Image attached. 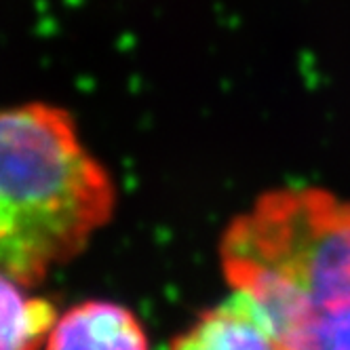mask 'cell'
<instances>
[{
    "mask_svg": "<svg viewBox=\"0 0 350 350\" xmlns=\"http://www.w3.org/2000/svg\"><path fill=\"white\" fill-rule=\"evenodd\" d=\"M234 291L264 310L277 338L314 314L350 306V203L321 188L262 194L224 232Z\"/></svg>",
    "mask_w": 350,
    "mask_h": 350,
    "instance_id": "6da1fadb",
    "label": "cell"
},
{
    "mask_svg": "<svg viewBox=\"0 0 350 350\" xmlns=\"http://www.w3.org/2000/svg\"><path fill=\"white\" fill-rule=\"evenodd\" d=\"M0 205L44 277L110 219L114 186L64 110L30 104L0 110Z\"/></svg>",
    "mask_w": 350,
    "mask_h": 350,
    "instance_id": "7a4b0ae2",
    "label": "cell"
},
{
    "mask_svg": "<svg viewBox=\"0 0 350 350\" xmlns=\"http://www.w3.org/2000/svg\"><path fill=\"white\" fill-rule=\"evenodd\" d=\"M171 350H281L264 310L243 291L203 312Z\"/></svg>",
    "mask_w": 350,
    "mask_h": 350,
    "instance_id": "3957f363",
    "label": "cell"
},
{
    "mask_svg": "<svg viewBox=\"0 0 350 350\" xmlns=\"http://www.w3.org/2000/svg\"><path fill=\"white\" fill-rule=\"evenodd\" d=\"M44 350H148V338L131 310L93 299L55 321Z\"/></svg>",
    "mask_w": 350,
    "mask_h": 350,
    "instance_id": "277c9868",
    "label": "cell"
},
{
    "mask_svg": "<svg viewBox=\"0 0 350 350\" xmlns=\"http://www.w3.org/2000/svg\"><path fill=\"white\" fill-rule=\"evenodd\" d=\"M55 308L0 270V350H36L55 325Z\"/></svg>",
    "mask_w": 350,
    "mask_h": 350,
    "instance_id": "5b68a950",
    "label": "cell"
},
{
    "mask_svg": "<svg viewBox=\"0 0 350 350\" xmlns=\"http://www.w3.org/2000/svg\"><path fill=\"white\" fill-rule=\"evenodd\" d=\"M281 350H350V306L314 314L279 336Z\"/></svg>",
    "mask_w": 350,
    "mask_h": 350,
    "instance_id": "8992f818",
    "label": "cell"
},
{
    "mask_svg": "<svg viewBox=\"0 0 350 350\" xmlns=\"http://www.w3.org/2000/svg\"><path fill=\"white\" fill-rule=\"evenodd\" d=\"M0 270L19 279L21 283L32 285L42 279V274L34 266L32 258L23 247L17 228L7 213V209L0 205Z\"/></svg>",
    "mask_w": 350,
    "mask_h": 350,
    "instance_id": "52a82bcc",
    "label": "cell"
}]
</instances>
